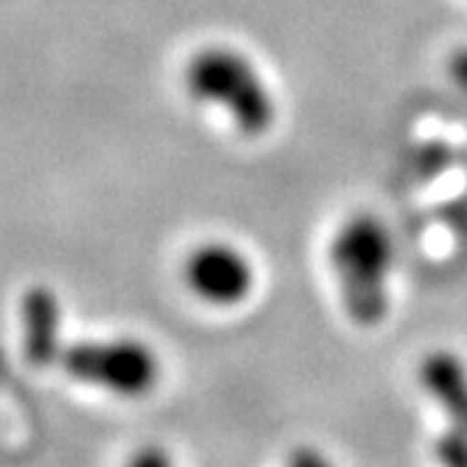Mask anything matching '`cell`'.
I'll list each match as a JSON object with an SVG mask.
<instances>
[{
	"label": "cell",
	"instance_id": "1",
	"mask_svg": "<svg viewBox=\"0 0 467 467\" xmlns=\"http://www.w3.org/2000/svg\"><path fill=\"white\" fill-rule=\"evenodd\" d=\"M329 265L347 316L375 327L389 313V274L394 268L391 234L375 214L347 217L329 243Z\"/></svg>",
	"mask_w": 467,
	"mask_h": 467
},
{
	"label": "cell",
	"instance_id": "2",
	"mask_svg": "<svg viewBox=\"0 0 467 467\" xmlns=\"http://www.w3.org/2000/svg\"><path fill=\"white\" fill-rule=\"evenodd\" d=\"M183 85L192 99L223 108L243 136L259 139L276 121L274 96L254 65L234 48H200L183 68Z\"/></svg>",
	"mask_w": 467,
	"mask_h": 467
},
{
	"label": "cell",
	"instance_id": "3",
	"mask_svg": "<svg viewBox=\"0 0 467 467\" xmlns=\"http://www.w3.org/2000/svg\"><path fill=\"white\" fill-rule=\"evenodd\" d=\"M59 363L74 380L116 397H144L161 375L155 352L136 338L68 344L59 352Z\"/></svg>",
	"mask_w": 467,
	"mask_h": 467
},
{
	"label": "cell",
	"instance_id": "4",
	"mask_svg": "<svg viewBox=\"0 0 467 467\" xmlns=\"http://www.w3.org/2000/svg\"><path fill=\"white\" fill-rule=\"evenodd\" d=\"M183 282L203 302L231 307L251 296L254 268L243 251L225 243H206L186 256Z\"/></svg>",
	"mask_w": 467,
	"mask_h": 467
},
{
	"label": "cell",
	"instance_id": "5",
	"mask_svg": "<svg viewBox=\"0 0 467 467\" xmlns=\"http://www.w3.org/2000/svg\"><path fill=\"white\" fill-rule=\"evenodd\" d=\"M23 347L37 366L59 360L62 352V307L48 287H31L23 296Z\"/></svg>",
	"mask_w": 467,
	"mask_h": 467
},
{
	"label": "cell",
	"instance_id": "6",
	"mask_svg": "<svg viewBox=\"0 0 467 467\" xmlns=\"http://www.w3.org/2000/svg\"><path fill=\"white\" fill-rule=\"evenodd\" d=\"M420 380L437 403L448 425L467 431V366L453 352H431L420 366Z\"/></svg>",
	"mask_w": 467,
	"mask_h": 467
},
{
	"label": "cell",
	"instance_id": "7",
	"mask_svg": "<svg viewBox=\"0 0 467 467\" xmlns=\"http://www.w3.org/2000/svg\"><path fill=\"white\" fill-rule=\"evenodd\" d=\"M433 459L440 467H467V431L448 425L433 440Z\"/></svg>",
	"mask_w": 467,
	"mask_h": 467
},
{
	"label": "cell",
	"instance_id": "8",
	"mask_svg": "<svg viewBox=\"0 0 467 467\" xmlns=\"http://www.w3.org/2000/svg\"><path fill=\"white\" fill-rule=\"evenodd\" d=\"M127 467H175V464H172V456L161 445H144L130 456Z\"/></svg>",
	"mask_w": 467,
	"mask_h": 467
},
{
	"label": "cell",
	"instance_id": "9",
	"mask_svg": "<svg viewBox=\"0 0 467 467\" xmlns=\"http://www.w3.org/2000/svg\"><path fill=\"white\" fill-rule=\"evenodd\" d=\"M451 77H453V82L456 85H462V88H467V48H459L453 57H451Z\"/></svg>",
	"mask_w": 467,
	"mask_h": 467
}]
</instances>
